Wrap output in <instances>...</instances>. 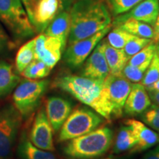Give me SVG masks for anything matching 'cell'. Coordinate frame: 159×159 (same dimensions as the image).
Masks as SVG:
<instances>
[{
  "mask_svg": "<svg viewBox=\"0 0 159 159\" xmlns=\"http://www.w3.org/2000/svg\"><path fill=\"white\" fill-rule=\"evenodd\" d=\"M21 118L14 105H7L0 109V159H7L11 156Z\"/></svg>",
  "mask_w": 159,
  "mask_h": 159,
  "instance_id": "cell-7",
  "label": "cell"
},
{
  "mask_svg": "<svg viewBox=\"0 0 159 159\" xmlns=\"http://www.w3.org/2000/svg\"><path fill=\"white\" fill-rule=\"evenodd\" d=\"M151 61H147L139 66H131L127 63L122 71V75L125 78L133 83H139L148 69Z\"/></svg>",
  "mask_w": 159,
  "mask_h": 159,
  "instance_id": "cell-27",
  "label": "cell"
},
{
  "mask_svg": "<svg viewBox=\"0 0 159 159\" xmlns=\"http://www.w3.org/2000/svg\"><path fill=\"white\" fill-rule=\"evenodd\" d=\"M157 45L152 41V42L144 47L142 50L129 59L128 63L131 66H139L147 61H152V57L156 52Z\"/></svg>",
  "mask_w": 159,
  "mask_h": 159,
  "instance_id": "cell-28",
  "label": "cell"
},
{
  "mask_svg": "<svg viewBox=\"0 0 159 159\" xmlns=\"http://www.w3.org/2000/svg\"><path fill=\"white\" fill-rule=\"evenodd\" d=\"M136 138L132 128L125 125L119 129L113 151L115 153H121L125 151L131 150L136 146Z\"/></svg>",
  "mask_w": 159,
  "mask_h": 159,
  "instance_id": "cell-23",
  "label": "cell"
},
{
  "mask_svg": "<svg viewBox=\"0 0 159 159\" xmlns=\"http://www.w3.org/2000/svg\"><path fill=\"white\" fill-rule=\"evenodd\" d=\"M113 137V131L110 128L101 127L69 140L63 148V152L71 159L99 158L110 149Z\"/></svg>",
  "mask_w": 159,
  "mask_h": 159,
  "instance_id": "cell-3",
  "label": "cell"
},
{
  "mask_svg": "<svg viewBox=\"0 0 159 159\" xmlns=\"http://www.w3.org/2000/svg\"><path fill=\"white\" fill-rule=\"evenodd\" d=\"M64 1H65V0H64Z\"/></svg>",
  "mask_w": 159,
  "mask_h": 159,
  "instance_id": "cell-43",
  "label": "cell"
},
{
  "mask_svg": "<svg viewBox=\"0 0 159 159\" xmlns=\"http://www.w3.org/2000/svg\"><path fill=\"white\" fill-rule=\"evenodd\" d=\"M35 60V39L24 44L16 57V68L19 73H22L26 67Z\"/></svg>",
  "mask_w": 159,
  "mask_h": 159,
  "instance_id": "cell-24",
  "label": "cell"
},
{
  "mask_svg": "<svg viewBox=\"0 0 159 159\" xmlns=\"http://www.w3.org/2000/svg\"><path fill=\"white\" fill-rule=\"evenodd\" d=\"M142 0H110V5L114 15L126 13Z\"/></svg>",
  "mask_w": 159,
  "mask_h": 159,
  "instance_id": "cell-32",
  "label": "cell"
},
{
  "mask_svg": "<svg viewBox=\"0 0 159 159\" xmlns=\"http://www.w3.org/2000/svg\"><path fill=\"white\" fill-rule=\"evenodd\" d=\"M102 159H118V158H114V157H107V158H102Z\"/></svg>",
  "mask_w": 159,
  "mask_h": 159,
  "instance_id": "cell-39",
  "label": "cell"
},
{
  "mask_svg": "<svg viewBox=\"0 0 159 159\" xmlns=\"http://www.w3.org/2000/svg\"><path fill=\"white\" fill-rule=\"evenodd\" d=\"M159 14L158 0H142L130 11L115 19V26L128 19H134L153 26Z\"/></svg>",
  "mask_w": 159,
  "mask_h": 159,
  "instance_id": "cell-14",
  "label": "cell"
},
{
  "mask_svg": "<svg viewBox=\"0 0 159 159\" xmlns=\"http://www.w3.org/2000/svg\"><path fill=\"white\" fill-rule=\"evenodd\" d=\"M149 95L151 100L153 101L155 104L159 105V91H154V92H149Z\"/></svg>",
  "mask_w": 159,
  "mask_h": 159,
  "instance_id": "cell-36",
  "label": "cell"
},
{
  "mask_svg": "<svg viewBox=\"0 0 159 159\" xmlns=\"http://www.w3.org/2000/svg\"><path fill=\"white\" fill-rule=\"evenodd\" d=\"M84 63L80 76L92 80H105L110 74L101 42L97 45Z\"/></svg>",
  "mask_w": 159,
  "mask_h": 159,
  "instance_id": "cell-13",
  "label": "cell"
},
{
  "mask_svg": "<svg viewBox=\"0 0 159 159\" xmlns=\"http://www.w3.org/2000/svg\"><path fill=\"white\" fill-rule=\"evenodd\" d=\"M50 71L51 69L43 61L35 59L26 67L21 74L26 78L37 80L47 77L50 73Z\"/></svg>",
  "mask_w": 159,
  "mask_h": 159,
  "instance_id": "cell-25",
  "label": "cell"
},
{
  "mask_svg": "<svg viewBox=\"0 0 159 159\" xmlns=\"http://www.w3.org/2000/svg\"><path fill=\"white\" fill-rule=\"evenodd\" d=\"M107 98L113 111L114 117H119L123 114V108L131 90L132 83L122 74H109L104 80Z\"/></svg>",
  "mask_w": 159,
  "mask_h": 159,
  "instance_id": "cell-10",
  "label": "cell"
},
{
  "mask_svg": "<svg viewBox=\"0 0 159 159\" xmlns=\"http://www.w3.org/2000/svg\"><path fill=\"white\" fill-rule=\"evenodd\" d=\"M158 2H159V0H158Z\"/></svg>",
  "mask_w": 159,
  "mask_h": 159,
  "instance_id": "cell-41",
  "label": "cell"
},
{
  "mask_svg": "<svg viewBox=\"0 0 159 159\" xmlns=\"http://www.w3.org/2000/svg\"><path fill=\"white\" fill-rule=\"evenodd\" d=\"M65 47L61 39L42 33L35 38V59L43 61L52 69L61 60Z\"/></svg>",
  "mask_w": 159,
  "mask_h": 159,
  "instance_id": "cell-11",
  "label": "cell"
},
{
  "mask_svg": "<svg viewBox=\"0 0 159 159\" xmlns=\"http://www.w3.org/2000/svg\"><path fill=\"white\" fill-rule=\"evenodd\" d=\"M158 42H159V41H158Z\"/></svg>",
  "mask_w": 159,
  "mask_h": 159,
  "instance_id": "cell-42",
  "label": "cell"
},
{
  "mask_svg": "<svg viewBox=\"0 0 159 159\" xmlns=\"http://www.w3.org/2000/svg\"><path fill=\"white\" fill-rule=\"evenodd\" d=\"M0 20L19 38H27L35 33L21 0H0Z\"/></svg>",
  "mask_w": 159,
  "mask_h": 159,
  "instance_id": "cell-5",
  "label": "cell"
},
{
  "mask_svg": "<svg viewBox=\"0 0 159 159\" xmlns=\"http://www.w3.org/2000/svg\"><path fill=\"white\" fill-rule=\"evenodd\" d=\"M52 128L43 108L40 109L31 128L30 141L35 147L47 151H54Z\"/></svg>",
  "mask_w": 159,
  "mask_h": 159,
  "instance_id": "cell-12",
  "label": "cell"
},
{
  "mask_svg": "<svg viewBox=\"0 0 159 159\" xmlns=\"http://www.w3.org/2000/svg\"><path fill=\"white\" fill-rule=\"evenodd\" d=\"M155 25H159V14L158 16V17H157V19L156 21V23H155Z\"/></svg>",
  "mask_w": 159,
  "mask_h": 159,
  "instance_id": "cell-38",
  "label": "cell"
},
{
  "mask_svg": "<svg viewBox=\"0 0 159 159\" xmlns=\"http://www.w3.org/2000/svg\"><path fill=\"white\" fill-rule=\"evenodd\" d=\"M151 101L144 85L139 83H134L125 101L123 112L128 116L142 114L152 104Z\"/></svg>",
  "mask_w": 159,
  "mask_h": 159,
  "instance_id": "cell-16",
  "label": "cell"
},
{
  "mask_svg": "<svg viewBox=\"0 0 159 159\" xmlns=\"http://www.w3.org/2000/svg\"><path fill=\"white\" fill-rule=\"evenodd\" d=\"M125 124L130 126L136 138V144L130 152H137L148 150L159 142V135L140 121L128 119Z\"/></svg>",
  "mask_w": 159,
  "mask_h": 159,
  "instance_id": "cell-17",
  "label": "cell"
},
{
  "mask_svg": "<svg viewBox=\"0 0 159 159\" xmlns=\"http://www.w3.org/2000/svg\"><path fill=\"white\" fill-rule=\"evenodd\" d=\"M142 114V120L145 125L159 131V105L151 104Z\"/></svg>",
  "mask_w": 159,
  "mask_h": 159,
  "instance_id": "cell-30",
  "label": "cell"
},
{
  "mask_svg": "<svg viewBox=\"0 0 159 159\" xmlns=\"http://www.w3.org/2000/svg\"><path fill=\"white\" fill-rule=\"evenodd\" d=\"M23 1H25V0H21V2H23Z\"/></svg>",
  "mask_w": 159,
  "mask_h": 159,
  "instance_id": "cell-40",
  "label": "cell"
},
{
  "mask_svg": "<svg viewBox=\"0 0 159 159\" xmlns=\"http://www.w3.org/2000/svg\"><path fill=\"white\" fill-rule=\"evenodd\" d=\"M18 156L21 159H57L50 151L41 150L32 143L24 135L20 141L17 150Z\"/></svg>",
  "mask_w": 159,
  "mask_h": 159,
  "instance_id": "cell-20",
  "label": "cell"
},
{
  "mask_svg": "<svg viewBox=\"0 0 159 159\" xmlns=\"http://www.w3.org/2000/svg\"><path fill=\"white\" fill-rule=\"evenodd\" d=\"M159 79V59L156 52L152 57L146 72L140 83L144 87L148 86Z\"/></svg>",
  "mask_w": 159,
  "mask_h": 159,
  "instance_id": "cell-29",
  "label": "cell"
},
{
  "mask_svg": "<svg viewBox=\"0 0 159 159\" xmlns=\"http://www.w3.org/2000/svg\"><path fill=\"white\" fill-rule=\"evenodd\" d=\"M111 28L112 25L90 37L69 43L64 55V61L66 64L71 69L80 66Z\"/></svg>",
  "mask_w": 159,
  "mask_h": 159,
  "instance_id": "cell-9",
  "label": "cell"
},
{
  "mask_svg": "<svg viewBox=\"0 0 159 159\" xmlns=\"http://www.w3.org/2000/svg\"><path fill=\"white\" fill-rule=\"evenodd\" d=\"M145 89H146V90L148 92H154V91H159V79L157 81H156V82L152 83V84L145 87Z\"/></svg>",
  "mask_w": 159,
  "mask_h": 159,
  "instance_id": "cell-35",
  "label": "cell"
},
{
  "mask_svg": "<svg viewBox=\"0 0 159 159\" xmlns=\"http://www.w3.org/2000/svg\"><path fill=\"white\" fill-rule=\"evenodd\" d=\"M156 54L158 55V59H159V44L157 45V48H156Z\"/></svg>",
  "mask_w": 159,
  "mask_h": 159,
  "instance_id": "cell-37",
  "label": "cell"
},
{
  "mask_svg": "<svg viewBox=\"0 0 159 159\" xmlns=\"http://www.w3.org/2000/svg\"><path fill=\"white\" fill-rule=\"evenodd\" d=\"M19 77L8 63L0 61V97L9 94L16 86Z\"/></svg>",
  "mask_w": 159,
  "mask_h": 159,
  "instance_id": "cell-21",
  "label": "cell"
},
{
  "mask_svg": "<svg viewBox=\"0 0 159 159\" xmlns=\"http://www.w3.org/2000/svg\"><path fill=\"white\" fill-rule=\"evenodd\" d=\"M64 0H25L22 2L35 31L42 33L63 11Z\"/></svg>",
  "mask_w": 159,
  "mask_h": 159,
  "instance_id": "cell-8",
  "label": "cell"
},
{
  "mask_svg": "<svg viewBox=\"0 0 159 159\" xmlns=\"http://www.w3.org/2000/svg\"><path fill=\"white\" fill-rule=\"evenodd\" d=\"M9 39L7 34L2 29V27L0 26V51L5 49L8 46Z\"/></svg>",
  "mask_w": 159,
  "mask_h": 159,
  "instance_id": "cell-33",
  "label": "cell"
},
{
  "mask_svg": "<svg viewBox=\"0 0 159 159\" xmlns=\"http://www.w3.org/2000/svg\"><path fill=\"white\" fill-rule=\"evenodd\" d=\"M49 80H25L16 88L13 95L14 106L21 115L27 116L39 105L49 85Z\"/></svg>",
  "mask_w": 159,
  "mask_h": 159,
  "instance_id": "cell-6",
  "label": "cell"
},
{
  "mask_svg": "<svg viewBox=\"0 0 159 159\" xmlns=\"http://www.w3.org/2000/svg\"><path fill=\"white\" fill-rule=\"evenodd\" d=\"M105 59L108 63L110 74L120 75L129 61L123 49H116L111 47L106 40L100 41Z\"/></svg>",
  "mask_w": 159,
  "mask_h": 159,
  "instance_id": "cell-18",
  "label": "cell"
},
{
  "mask_svg": "<svg viewBox=\"0 0 159 159\" xmlns=\"http://www.w3.org/2000/svg\"><path fill=\"white\" fill-rule=\"evenodd\" d=\"M71 111V103L63 97H50L46 101V114L55 132L61 130Z\"/></svg>",
  "mask_w": 159,
  "mask_h": 159,
  "instance_id": "cell-15",
  "label": "cell"
},
{
  "mask_svg": "<svg viewBox=\"0 0 159 159\" xmlns=\"http://www.w3.org/2000/svg\"><path fill=\"white\" fill-rule=\"evenodd\" d=\"M55 85L90 107L107 120L110 121L114 117L112 108L105 93L104 80L66 75L58 77Z\"/></svg>",
  "mask_w": 159,
  "mask_h": 159,
  "instance_id": "cell-2",
  "label": "cell"
},
{
  "mask_svg": "<svg viewBox=\"0 0 159 159\" xmlns=\"http://www.w3.org/2000/svg\"><path fill=\"white\" fill-rule=\"evenodd\" d=\"M71 27L70 13L67 11H61L51 21L43 33L46 35L55 37L61 39L66 45Z\"/></svg>",
  "mask_w": 159,
  "mask_h": 159,
  "instance_id": "cell-19",
  "label": "cell"
},
{
  "mask_svg": "<svg viewBox=\"0 0 159 159\" xmlns=\"http://www.w3.org/2000/svg\"><path fill=\"white\" fill-rule=\"evenodd\" d=\"M103 121V117L93 109L86 107L75 109L61 127L58 142L69 141L90 133L98 128Z\"/></svg>",
  "mask_w": 159,
  "mask_h": 159,
  "instance_id": "cell-4",
  "label": "cell"
},
{
  "mask_svg": "<svg viewBox=\"0 0 159 159\" xmlns=\"http://www.w3.org/2000/svg\"><path fill=\"white\" fill-rule=\"evenodd\" d=\"M130 34L144 39H153L154 30L152 26L134 19H128L116 25Z\"/></svg>",
  "mask_w": 159,
  "mask_h": 159,
  "instance_id": "cell-22",
  "label": "cell"
},
{
  "mask_svg": "<svg viewBox=\"0 0 159 159\" xmlns=\"http://www.w3.org/2000/svg\"><path fill=\"white\" fill-rule=\"evenodd\" d=\"M69 13V43L90 37L111 25L110 12L102 0H76Z\"/></svg>",
  "mask_w": 159,
  "mask_h": 159,
  "instance_id": "cell-1",
  "label": "cell"
},
{
  "mask_svg": "<svg viewBox=\"0 0 159 159\" xmlns=\"http://www.w3.org/2000/svg\"><path fill=\"white\" fill-rule=\"evenodd\" d=\"M142 159H159V146L154 150L149 151Z\"/></svg>",
  "mask_w": 159,
  "mask_h": 159,
  "instance_id": "cell-34",
  "label": "cell"
},
{
  "mask_svg": "<svg viewBox=\"0 0 159 159\" xmlns=\"http://www.w3.org/2000/svg\"><path fill=\"white\" fill-rule=\"evenodd\" d=\"M152 41V39L134 36L126 43V45L125 46L123 49H124L125 54L127 55V56L130 59L131 57L136 55L140 50H142L144 47L148 45Z\"/></svg>",
  "mask_w": 159,
  "mask_h": 159,
  "instance_id": "cell-31",
  "label": "cell"
},
{
  "mask_svg": "<svg viewBox=\"0 0 159 159\" xmlns=\"http://www.w3.org/2000/svg\"><path fill=\"white\" fill-rule=\"evenodd\" d=\"M135 35L121 28L119 26L108 32L107 39H105L111 47L116 49H124L126 43L132 39Z\"/></svg>",
  "mask_w": 159,
  "mask_h": 159,
  "instance_id": "cell-26",
  "label": "cell"
}]
</instances>
